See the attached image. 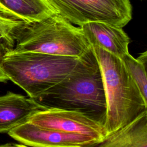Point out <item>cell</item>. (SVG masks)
Segmentation results:
<instances>
[{"mask_svg": "<svg viewBox=\"0 0 147 147\" xmlns=\"http://www.w3.org/2000/svg\"><path fill=\"white\" fill-rule=\"evenodd\" d=\"M121 59L126 70L136 83L144 99L147 101L146 51L141 53L137 59L133 57L129 52L124 55Z\"/></svg>", "mask_w": 147, "mask_h": 147, "instance_id": "13", "label": "cell"}, {"mask_svg": "<svg viewBox=\"0 0 147 147\" xmlns=\"http://www.w3.org/2000/svg\"><path fill=\"white\" fill-rule=\"evenodd\" d=\"M86 147H147V110L102 140Z\"/></svg>", "mask_w": 147, "mask_h": 147, "instance_id": "10", "label": "cell"}, {"mask_svg": "<svg viewBox=\"0 0 147 147\" xmlns=\"http://www.w3.org/2000/svg\"><path fill=\"white\" fill-rule=\"evenodd\" d=\"M82 55L71 57L12 51L3 58L0 68L8 80L36 99L71 74Z\"/></svg>", "mask_w": 147, "mask_h": 147, "instance_id": "3", "label": "cell"}, {"mask_svg": "<svg viewBox=\"0 0 147 147\" xmlns=\"http://www.w3.org/2000/svg\"><path fill=\"white\" fill-rule=\"evenodd\" d=\"M90 47L80 28L54 13L41 20L25 22L13 51L80 57Z\"/></svg>", "mask_w": 147, "mask_h": 147, "instance_id": "4", "label": "cell"}, {"mask_svg": "<svg viewBox=\"0 0 147 147\" xmlns=\"http://www.w3.org/2000/svg\"><path fill=\"white\" fill-rule=\"evenodd\" d=\"M25 22L0 6V65L3 58L13 50L18 32ZM7 80L0 68V82Z\"/></svg>", "mask_w": 147, "mask_h": 147, "instance_id": "12", "label": "cell"}, {"mask_svg": "<svg viewBox=\"0 0 147 147\" xmlns=\"http://www.w3.org/2000/svg\"><path fill=\"white\" fill-rule=\"evenodd\" d=\"M91 46H96L121 58L129 53L130 39L122 28L106 23L91 22L79 26Z\"/></svg>", "mask_w": 147, "mask_h": 147, "instance_id": "9", "label": "cell"}, {"mask_svg": "<svg viewBox=\"0 0 147 147\" xmlns=\"http://www.w3.org/2000/svg\"><path fill=\"white\" fill-rule=\"evenodd\" d=\"M35 100L47 108L82 113L104 125L106 100L102 73L92 47L82 55L71 74Z\"/></svg>", "mask_w": 147, "mask_h": 147, "instance_id": "1", "label": "cell"}, {"mask_svg": "<svg viewBox=\"0 0 147 147\" xmlns=\"http://www.w3.org/2000/svg\"><path fill=\"white\" fill-rule=\"evenodd\" d=\"M7 133L21 144L30 147H86L100 141L88 136L44 127L29 121Z\"/></svg>", "mask_w": 147, "mask_h": 147, "instance_id": "7", "label": "cell"}, {"mask_svg": "<svg viewBox=\"0 0 147 147\" xmlns=\"http://www.w3.org/2000/svg\"><path fill=\"white\" fill-rule=\"evenodd\" d=\"M16 145L17 147H30V146H26V145H25L23 144H16Z\"/></svg>", "mask_w": 147, "mask_h": 147, "instance_id": "15", "label": "cell"}, {"mask_svg": "<svg viewBox=\"0 0 147 147\" xmlns=\"http://www.w3.org/2000/svg\"><path fill=\"white\" fill-rule=\"evenodd\" d=\"M45 1L56 13L79 26L91 22H100L122 28L132 17L130 0Z\"/></svg>", "mask_w": 147, "mask_h": 147, "instance_id": "5", "label": "cell"}, {"mask_svg": "<svg viewBox=\"0 0 147 147\" xmlns=\"http://www.w3.org/2000/svg\"><path fill=\"white\" fill-rule=\"evenodd\" d=\"M0 6L26 22L41 20L56 13L45 0H0Z\"/></svg>", "mask_w": 147, "mask_h": 147, "instance_id": "11", "label": "cell"}, {"mask_svg": "<svg viewBox=\"0 0 147 147\" xmlns=\"http://www.w3.org/2000/svg\"><path fill=\"white\" fill-rule=\"evenodd\" d=\"M103 78L106 100V136L130 123L147 110L145 100L121 59L92 46Z\"/></svg>", "mask_w": 147, "mask_h": 147, "instance_id": "2", "label": "cell"}, {"mask_svg": "<svg viewBox=\"0 0 147 147\" xmlns=\"http://www.w3.org/2000/svg\"><path fill=\"white\" fill-rule=\"evenodd\" d=\"M0 147H17L16 144H6L3 145H0Z\"/></svg>", "mask_w": 147, "mask_h": 147, "instance_id": "14", "label": "cell"}, {"mask_svg": "<svg viewBox=\"0 0 147 147\" xmlns=\"http://www.w3.org/2000/svg\"><path fill=\"white\" fill-rule=\"evenodd\" d=\"M35 99L9 92L0 96V133H8L28 121L34 113L47 109Z\"/></svg>", "mask_w": 147, "mask_h": 147, "instance_id": "8", "label": "cell"}, {"mask_svg": "<svg viewBox=\"0 0 147 147\" xmlns=\"http://www.w3.org/2000/svg\"><path fill=\"white\" fill-rule=\"evenodd\" d=\"M28 121L44 127L88 136L99 141L106 137L102 123L74 110L48 108L34 113Z\"/></svg>", "mask_w": 147, "mask_h": 147, "instance_id": "6", "label": "cell"}]
</instances>
